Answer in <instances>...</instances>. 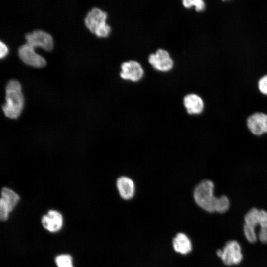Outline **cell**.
I'll return each instance as SVG.
<instances>
[{"label":"cell","instance_id":"2","mask_svg":"<svg viewBox=\"0 0 267 267\" xmlns=\"http://www.w3.org/2000/svg\"><path fill=\"white\" fill-rule=\"evenodd\" d=\"M214 185L209 180H204L195 187L194 198L197 204L207 212H215L218 197L214 195Z\"/></svg>","mask_w":267,"mask_h":267},{"label":"cell","instance_id":"1","mask_svg":"<svg viewBox=\"0 0 267 267\" xmlns=\"http://www.w3.org/2000/svg\"><path fill=\"white\" fill-rule=\"evenodd\" d=\"M5 103L2 108L5 115L11 119L19 117L24 106V96L19 82L10 79L5 86Z\"/></svg>","mask_w":267,"mask_h":267},{"label":"cell","instance_id":"21","mask_svg":"<svg viewBox=\"0 0 267 267\" xmlns=\"http://www.w3.org/2000/svg\"><path fill=\"white\" fill-rule=\"evenodd\" d=\"M258 89L263 94L267 95V75L263 76L258 81Z\"/></svg>","mask_w":267,"mask_h":267},{"label":"cell","instance_id":"19","mask_svg":"<svg viewBox=\"0 0 267 267\" xmlns=\"http://www.w3.org/2000/svg\"><path fill=\"white\" fill-rule=\"evenodd\" d=\"M243 230L245 236L249 242L254 243L256 242L257 236L255 228L245 224Z\"/></svg>","mask_w":267,"mask_h":267},{"label":"cell","instance_id":"4","mask_svg":"<svg viewBox=\"0 0 267 267\" xmlns=\"http://www.w3.org/2000/svg\"><path fill=\"white\" fill-rule=\"evenodd\" d=\"M216 253L224 264L228 266L238 264L243 258L240 245L234 240L228 241L222 250H218Z\"/></svg>","mask_w":267,"mask_h":267},{"label":"cell","instance_id":"12","mask_svg":"<svg viewBox=\"0 0 267 267\" xmlns=\"http://www.w3.org/2000/svg\"><path fill=\"white\" fill-rule=\"evenodd\" d=\"M117 187L121 197L125 200L130 199L134 195V184L128 177L122 176L119 178L117 180Z\"/></svg>","mask_w":267,"mask_h":267},{"label":"cell","instance_id":"13","mask_svg":"<svg viewBox=\"0 0 267 267\" xmlns=\"http://www.w3.org/2000/svg\"><path fill=\"white\" fill-rule=\"evenodd\" d=\"M184 105L189 114H200L204 109L202 99L195 94L186 95L183 99Z\"/></svg>","mask_w":267,"mask_h":267},{"label":"cell","instance_id":"7","mask_svg":"<svg viewBox=\"0 0 267 267\" xmlns=\"http://www.w3.org/2000/svg\"><path fill=\"white\" fill-rule=\"evenodd\" d=\"M150 64L156 70L166 72L173 66V61L169 53L165 50L159 49L148 57Z\"/></svg>","mask_w":267,"mask_h":267},{"label":"cell","instance_id":"16","mask_svg":"<svg viewBox=\"0 0 267 267\" xmlns=\"http://www.w3.org/2000/svg\"><path fill=\"white\" fill-rule=\"evenodd\" d=\"M230 202L227 196L222 195L218 197L215 206V212L220 213L226 212L229 208Z\"/></svg>","mask_w":267,"mask_h":267},{"label":"cell","instance_id":"23","mask_svg":"<svg viewBox=\"0 0 267 267\" xmlns=\"http://www.w3.org/2000/svg\"><path fill=\"white\" fill-rule=\"evenodd\" d=\"M0 57H4L8 52V48L6 44L1 41L0 42Z\"/></svg>","mask_w":267,"mask_h":267},{"label":"cell","instance_id":"5","mask_svg":"<svg viewBox=\"0 0 267 267\" xmlns=\"http://www.w3.org/2000/svg\"><path fill=\"white\" fill-rule=\"evenodd\" d=\"M26 43L33 47H40L46 51H50L53 47L52 36L48 33L40 29L27 33L25 35Z\"/></svg>","mask_w":267,"mask_h":267},{"label":"cell","instance_id":"17","mask_svg":"<svg viewBox=\"0 0 267 267\" xmlns=\"http://www.w3.org/2000/svg\"><path fill=\"white\" fill-rule=\"evenodd\" d=\"M58 267H73L71 256L67 254L60 255L55 258Z\"/></svg>","mask_w":267,"mask_h":267},{"label":"cell","instance_id":"6","mask_svg":"<svg viewBox=\"0 0 267 267\" xmlns=\"http://www.w3.org/2000/svg\"><path fill=\"white\" fill-rule=\"evenodd\" d=\"M18 55L23 62L29 65L41 67L44 66L46 63L45 59L36 53L34 47L27 43L22 44L18 50Z\"/></svg>","mask_w":267,"mask_h":267},{"label":"cell","instance_id":"11","mask_svg":"<svg viewBox=\"0 0 267 267\" xmlns=\"http://www.w3.org/2000/svg\"><path fill=\"white\" fill-rule=\"evenodd\" d=\"M43 227L51 232L58 231L63 225V217L58 211L49 210L42 219Z\"/></svg>","mask_w":267,"mask_h":267},{"label":"cell","instance_id":"15","mask_svg":"<svg viewBox=\"0 0 267 267\" xmlns=\"http://www.w3.org/2000/svg\"><path fill=\"white\" fill-rule=\"evenodd\" d=\"M260 210L253 208L246 214L244 218L246 225L255 228L259 224Z\"/></svg>","mask_w":267,"mask_h":267},{"label":"cell","instance_id":"3","mask_svg":"<svg viewBox=\"0 0 267 267\" xmlns=\"http://www.w3.org/2000/svg\"><path fill=\"white\" fill-rule=\"evenodd\" d=\"M107 14L97 7H93L87 14L85 18L86 26L97 36L105 37L109 35L111 27L106 20Z\"/></svg>","mask_w":267,"mask_h":267},{"label":"cell","instance_id":"20","mask_svg":"<svg viewBox=\"0 0 267 267\" xmlns=\"http://www.w3.org/2000/svg\"><path fill=\"white\" fill-rule=\"evenodd\" d=\"M259 225H260L261 229L267 230V211L260 210Z\"/></svg>","mask_w":267,"mask_h":267},{"label":"cell","instance_id":"9","mask_svg":"<svg viewBox=\"0 0 267 267\" xmlns=\"http://www.w3.org/2000/svg\"><path fill=\"white\" fill-rule=\"evenodd\" d=\"M0 200V213L2 215H8L15 207L19 200V195L13 190L3 187L1 191Z\"/></svg>","mask_w":267,"mask_h":267},{"label":"cell","instance_id":"18","mask_svg":"<svg viewBox=\"0 0 267 267\" xmlns=\"http://www.w3.org/2000/svg\"><path fill=\"white\" fill-rule=\"evenodd\" d=\"M183 6L187 8L195 6L197 11H203L205 8V4L202 0H184L182 1Z\"/></svg>","mask_w":267,"mask_h":267},{"label":"cell","instance_id":"10","mask_svg":"<svg viewBox=\"0 0 267 267\" xmlns=\"http://www.w3.org/2000/svg\"><path fill=\"white\" fill-rule=\"evenodd\" d=\"M249 129L254 134L261 135L267 132V115L257 112L250 116L247 120Z\"/></svg>","mask_w":267,"mask_h":267},{"label":"cell","instance_id":"8","mask_svg":"<svg viewBox=\"0 0 267 267\" xmlns=\"http://www.w3.org/2000/svg\"><path fill=\"white\" fill-rule=\"evenodd\" d=\"M121 68L120 75L124 80L137 82L142 78L144 74V71L141 65L134 60L123 63Z\"/></svg>","mask_w":267,"mask_h":267},{"label":"cell","instance_id":"22","mask_svg":"<svg viewBox=\"0 0 267 267\" xmlns=\"http://www.w3.org/2000/svg\"><path fill=\"white\" fill-rule=\"evenodd\" d=\"M259 240L264 244L267 243V230L260 229L258 233Z\"/></svg>","mask_w":267,"mask_h":267},{"label":"cell","instance_id":"14","mask_svg":"<svg viewBox=\"0 0 267 267\" xmlns=\"http://www.w3.org/2000/svg\"><path fill=\"white\" fill-rule=\"evenodd\" d=\"M172 245L174 250L183 255L187 254L192 250V244L187 236L182 233H178L174 238Z\"/></svg>","mask_w":267,"mask_h":267}]
</instances>
